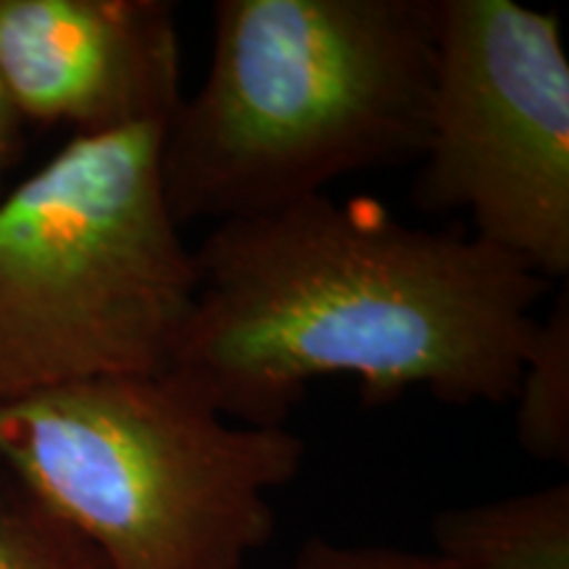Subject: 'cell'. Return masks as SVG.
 Instances as JSON below:
<instances>
[{"mask_svg":"<svg viewBox=\"0 0 569 569\" xmlns=\"http://www.w3.org/2000/svg\"><path fill=\"white\" fill-rule=\"evenodd\" d=\"M515 436L528 457L569 461V290L540 317L515 386Z\"/></svg>","mask_w":569,"mask_h":569,"instance_id":"ba28073f","label":"cell"},{"mask_svg":"<svg viewBox=\"0 0 569 569\" xmlns=\"http://www.w3.org/2000/svg\"><path fill=\"white\" fill-rule=\"evenodd\" d=\"M415 203L546 282L569 274V59L553 11L438 0L436 74Z\"/></svg>","mask_w":569,"mask_h":569,"instance_id":"5b68a950","label":"cell"},{"mask_svg":"<svg viewBox=\"0 0 569 569\" xmlns=\"http://www.w3.org/2000/svg\"><path fill=\"white\" fill-rule=\"evenodd\" d=\"M21 117L13 109V103L0 88V180L9 172V167L17 161V153L21 148Z\"/></svg>","mask_w":569,"mask_h":569,"instance_id":"8fae6325","label":"cell"},{"mask_svg":"<svg viewBox=\"0 0 569 569\" xmlns=\"http://www.w3.org/2000/svg\"><path fill=\"white\" fill-rule=\"evenodd\" d=\"M0 569H109L96 546L0 465Z\"/></svg>","mask_w":569,"mask_h":569,"instance_id":"9c48e42d","label":"cell"},{"mask_svg":"<svg viewBox=\"0 0 569 569\" xmlns=\"http://www.w3.org/2000/svg\"><path fill=\"white\" fill-rule=\"evenodd\" d=\"M161 134H74L0 198V403L172 367L198 269L163 190Z\"/></svg>","mask_w":569,"mask_h":569,"instance_id":"277c9868","label":"cell"},{"mask_svg":"<svg viewBox=\"0 0 569 569\" xmlns=\"http://www.w3.org/2000/svg\"><path fill=\"white\" fill-rule=\"evenodd\" d=\"M303 459L293 430L232 422L174 369L0 403V465L109 569H246Z\"/></svg>","mask_w":569,"mask_h":569,"instance_id":"3957f363","label":"cell"},{"mask_svg":"<svg viewBox=\"0 0 569 569\" xmlns=\"http://www.w3.org/2000/svg\"><path fill=\"white\" fill-rule=\"evenodd\" d=\"M284 569H459L436 551H409L380 543H340L311 536L298 546Z\"/></svg>","mask_w":569,"mask_h":569,"instance_id":"30bf717a","label":"cell"},{"mask_svg":"<svg viewBox=\"0 0 569 569\" xmlns=\"http://www.w3.org/2000/svg\"><path fill=\"white\" fill-rule=\"evenodd\" d=\"M193 256L196 303L169 369L253 427H284L322 377H356L367 403L407 390L507 403L549 288L475 234L327 193L217 222Z\"/></svg>","mask_w":569,"mask_h":569,"instance_id":"6da1fadb","label":"cell"},{"mask_svg":"<svg viewBox=\"0 0 569 569\" xmlns=\"http://www.w3.org/2000/svg\"><path fill=\"white\" fill-rule=\"evenodd\" d=\"M430 536L459 569H569V482L446 509Z\"/></svg>","mask_w":569,"mask_h":569,"instance_id":"52a82bcc","label":"cell"},{"mask_svg":"<svg viewBox=\"0 0 569 569\" xmlns=\"http://www.w3.org/2000/svg\"><path fill=\"white\" fill-rule=\"evenodd\" d=\"M0 88L21 122L98 134L172 119L182 40L167 0H0Z\"/></svg>","mask_w":569,"mask_h":569,"instance_id":"8992f818","label":"cell"},{"mask_svg":"<svg viewBox=\"0 0 569 569\" xmlns=\"http://www.w3.org/2000/svg\"><path fill=\"white\" fill-rule=\"evenodd\" d=\"M206 80L161 134L182 224L253 217L417 163L438 0H219Z\"/></svg>","mask_w":569,"mask_h":569,"instance_id":"7a4b0ae2","label":"cell"}]
</instances>
